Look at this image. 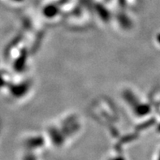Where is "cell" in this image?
Returning <instances> with one entry per match:
<instances>
[{
  "label": "cell",
  "mask_w": 160,
  "mask_h": 160,
  "mask_svg": "<svg viewBox=\"0 0 160 160\" xmlns=\"http://www.w3.org/2000/svg\"><path fill=\"white\" fill-rule=\"evenodd\" d=\"M23 160H39L38 157L37 156L34 154H28L26 155H24Z\"/></svg>",
  "instance_id": "6da1fadb"
},
{
  "label": "cell",
  "mask_w": 160,
  "mask_h": 160,
  "mask_svg": "<svg viewBox=\"0 0 160 160\" xmlns=\"http://www.w3.org/2000/svg\"><path fill=\"white\" fill-rule=\"evenodd\" d=\"M108 160H125V158L120 154H115V155H112V157H109Z\"/></svg>",
  "instance_id": "7a4b0ae2"
}]
</instances>
